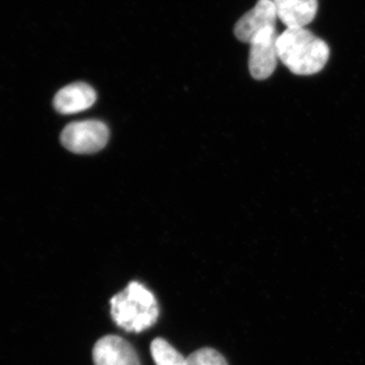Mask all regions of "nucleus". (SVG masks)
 <instances>
[{
  "label": "nucleus",
  "instance_id": "nucleus-4",
  "mask_svg": "<svg viewBox=\"0 0 365 365\" xmlns=\"http://www.w3.org/2000/svg\"><path fill=\"white\" fill-rule=\"evenodd\" d=\"M278 35L276 26L265 29L250 42L249 69L252 76L258 81L270 78L276 66L278 57Z\"/></svg>",
  "mask_w": 365,
  "mask_h": 365
},
{
  "label": "nucleus",
  "instance_id": "nucleus-5",
  "mask_svg": "<svg viewBox=\"0 0 365 365\" xmlns=\"http://www.w3.org/2000/svg\"><path fill=\"white\" fill-rule=\"evenodd\" d=\"M278 14L272 0H259L235 26V35L241 42L249 43L265 29L276 26Z\"/></svg>",
  "mask_w": 365,
  "mask_h": 365
},
{
  "label": "nucleus",
  "instance_id": "nucleus-6",
  "mask_svg": "<svg viewBox=\"0 0 365 365\" xmlns=\"http://www.w3.org/2000/svg\"><path fill=\"white\" fill-rule=\"evenodd\" d=\"M93 361L95 365H140L133 346L116 335H107L97 341Z\"/></svg>",
  "mask_w": 365,
  "mask_h": 365
},
{
  "label": "nucleus",
  "instance_id": "nucleus-1",
  "mask_svg": "<svg viewBox=\"0 0 365 365\" xmlns=\"http://www.w3.org/2000/svg\"><path fill=\"white\" fill-rule=\"evenodd\" d=\"M277 50L281 62L297 76L318 73L330 56L325 41L304 28H287L280 34Z\"/></svg>",
  "mask_w": 365,
  "mask_h": 365
},
{
  "label": "nucleus",
  "instance_id": "nucleus-3",
  "mask_svg": "<svg viewBox=\"0 0 365 365\" xmlns=\"http://www.w3.org/2000/svg\"><path fill=\"white\" fill-rule=\"evenodd\" d=\"M107 125L98 120L73 122L62 131V145L74 153H93L103 150L109 140Z\"/></svg>",
  "mask_w": 365,
  "mask_h": 365
},
{
  "label": "nucleus",
  "instance_id": "nucleus-8",
  "mask_svg": "<svg viewBox=\"0 0 365 365\" xmlns=\"http://www.w3.org/2000/svg\"><path fill=\"white\" fill-rule=\"evenodd\" d=\"M278 19L287 28H304L314 21L318 0H272Z\"/></svg>",
  "mask_w": 365,
  "mask_h": 365
},
{
  "label": "nucleus",
  "instance_id": "nucleus-10",
  "mask_svg": "<svg viewBox=\"0 0 365 365\" xmlns=\"http://www.w3.org/2000/svg\"><path fill=\"white\" fill-rule=\"evenodd\" d=\"M187 365H228L227 359L213 348H201L187 359Z\"/></svg>",
  "mask_w": 365,
  "mask_h": 365
},
{
  "label": "nucleus",
  "instance_id": "nucleus-9",
  "mask_svg": "<svg viewBox=\"0 0 365 365\" xmlns=\"http://www.w3.org/2000/svg\"><path fill=\"white\" fill-rule=\"evenodd\" d=\"M150 353L157 365H187V359L163 338L151 342Z\"/></svg>",
  "mask_w": 365,
  "mask_h": 365
},
{
  "label": "nucleus",
  "instance_id": "nucleus-7",
  "mask_svg": "<svg viewBox=\"0 0 365 365\" xmlns=\"http://www.w3.org/2000/svg\"><path fill=\"white\" fill-rule=\"evenodd\" d=\"M97 93L85 83H76L61 88L55 96L53 105L60 114L71 115L86 111L95 104Z\"/></svg>",
  "mask_w": 365,
  "mask_h": 365
},
{
  "label": "nucleus",
  "instance_id": "nucleus-2",
  "mask_svg": "<svg viewBox=\"0 0 365 365\" xmlns=\"http://www.w3.org/2000/svg\"><path fill=\"white\" fill-rule=\"evenodd\" d=\"M113 321L126 332L140 333L158 322L160 307L150 289L133 281L110 300Z\"/></svg>",
  "mask_w": 365,
  "mask_h": 365
}]
</instances>
